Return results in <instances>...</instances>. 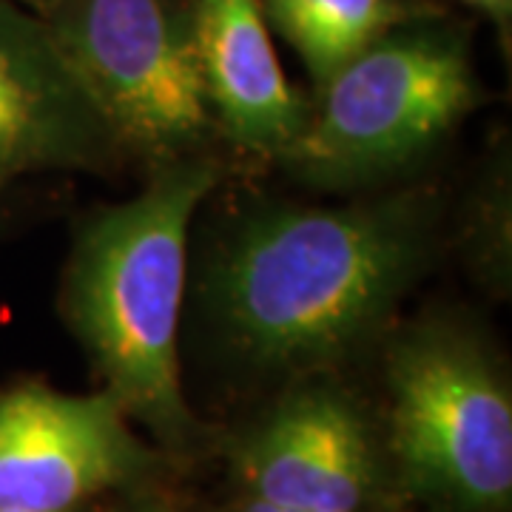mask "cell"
Wrapping results in <instances>:
<instances>
[{"instance_id": "cell-1", "label": "cell", "mask_w": 512, "mask_h": 512, "mask_svg": "<svg viewBox=\"0 0 512 512\" xmlns=\"http://www.w3.org/2000/svg\"><path fill=\"white\" fill-rule=\"evenodd\" d=\"M439 245L430 185L345 205H259L208 256L202 313L239 365L291 379L336 373L387 336Z\"/></svg>"}, {"instance_id": "cell-2", "label": "cell", "mask_w": 512, "mask_h": 512, "mask_svg": "<svg viewBox=\"0 0 512 512\" xmlns=\"http://www.w3.org/2000/svg\"><path fill=\"white\" fill-rule=\"evenodd\" d=\"M225 171L217 151L148 171L137 197L83 217L60 279L66 328L163 456H191L205 439L183 390L180 325L191 222Z\"/></svg>"}, {"instance_id": "cell-3", "label": "cell", "mask_w": 512, "mask_h": 512, "mask_svg": "<svg viewBox=\"0 0 512 512\" xmlns=\"http://www.w3.org/2000/svg\"><path fill=\"white\" fill-rule=\"evenodd\" d=\"M382 430L402 498L441 512H507L512 390L493 339L456 313L390 328Z\"/></svg>"}, {"instance_id": "cell-4", "label": "cell", "mask_w": 512, "mask_h": 512, "mask_svg": "<svg viewBox=\"0 0 512 512\" xmlns=\"http://www.w3.org/2000/svg\"><path fill=\"white\" fill-rule=\"evenodd\" d=\"M478 103L464 26L421 15L387 29L316 86L305 126L274 163L325 191L379 185L433 154Z\"/></svg>"}, {"instance_id": "cell-5", "label": "cell", "mask_w": 512, "mask_h": 512, "mask_svg": "<svg viewBox=\"0 0 512 512\" xmlns=\"http://www.w3.org/2000/svg\"><path fill=\"white\" fill-rule=\"evenodd\" d=\"M43 20L126 160L154 171L214 151L194 0H60Z\"/></svg>"}, {"instance_id": "cell-6", "label": "cell", "mask_w": 512, "mask_h": 512, "mask_svg": "<svg viewBox=\"0 0 512 512\" xmlns=\"http://www.w3.org/2000/svg\"><path fill=\"white\" fill-rule=\"evenodd\" d=\"M239 495L319 512H382L402 498L382 419L336 373L296 376L225 447Z\"/></svg>"}, {"instance_id": "cell-7", "label": "cell", "mask_w": 512, "mask_h": 512, "mask_svg": "<svg viewBox=\"0 0 512 512\" xmlns=\"http://www.w3.org/2000/svg\"><path fill=\"white\" fill-rule=\"evenodd\" d=\"M165 458L103 387L0 390V510L86 512L103 495L143 493L163 476Z\"/></svg>"}, {"instance_id": "cell-8", "label": "cell", "mask_w": 512, "mask_h": 512, "mask_svg": "<svg viewBox=\"0 0 512 512\" xmlns=\"http://www.w3.org/2000/svg\"><path fill=\"white\" fill-rule=\"evenodd\" d=\"M126 163L46 20L0 0V185Z\"/></svg>"}, {"instance_id": "cell-9", "label": "cell", "mask_w": 512, "mask_h": 512, "mask_svg": "<svg viewBox=\"0 0 512 512\" xmlns=\"http://www.w3.org/2000/svg\"><path fill=\"white\" fill-rule=\"evenodd\" d=\"M194 40L220 140L274 160L305 126L308 97L282 72L262 0H194Z\"/></svg>"}, {"instance_id": "cell-10", "label": "cell", "mask_w": 512, "mask_h": 512, "mask_svg": "<svg viewBox=\"0 0 512 512\" xmlns=\"http://www.w3.org/2000/svg\"><path fill=\"white\" fill-rule=\"evenodd\" d=\"M262 9L268 26L302 57L313 86L387 29L430 15L419 0H262Z\"/></svg>"}, {"instance_id": "cell-11", "label": "cell", "mask_w": 512, "mask_h": 512, "mask_svg": "<svg viewBox=\"0 0 512 512\" xmlns=\"http://www.w3.org/2000/svg\"><path fill=\"white\" fill-rule=\"evenodd\" d=\"M510 174L507 165H495L473 197L467 214V256L493 291H507L510 285Z\"/></svg>"}, {"instance_id": "cell-12", "label": "cell", "mask_w": 512, "mask_h": 512, "mask_svg": "<svg viewBox=\"0 0 512 512\" xmlns=\"http://www.w3.org/2000/svg\"><path fill=\"white\" fill-rule=\"evenodd\" d=\"M467 6H473L478 12H484L487 18L493 20L495 26L507 29L512 18V0H461Z\"/></svg>"}, {"instance_id": "cell-13", "label": "cell", "mask_w": 512, "mask_h": 512, "mask_svg": "<svg viewBox=\"0 0 512 512\" xmlns=\"http://www.w3.org/2000/svg\"><path fill=\"white\" fill-rule=\"evenodd\" d=\"M222 512H319V510H299V507H279L271 501H259L251 495H239L231 507H225Z\"/></svg>"}, {"instance_id": "cell-14", "label": "cell", "mask_w": 512, "mask_h": 512, "mask_svg": "<svg viewBox=\"0 0 512 512\" xmlns=\"http://www.w3.org/2000/svg\"><path fill=\"white\" fill-rule=\"evenodd\" d=\"M114 512H180L177 507H171L163 498H154V495L137 493V498L126 501L123 507H117Z\"/></svg>"}, {"instance_id": "cell-15", "label": "cell", "mask_w": 512, "mask_h": 512, "mask_svg": "<svg viewBox=\"0 0 512 512\" xmlns=\"http://www.w3.org/2000/svg\"><path fill=\"white\" fill-rule=\"evenodd\" d=\"M12 3H18L20 9L32 12V15H37V18H46L60 0H12Z\"/></svg>"}, {"instance_id": "cell-16", "label": "cell", "mask_w": 512, "mask_h": 512, "mask_svg": "<svg viewBox=\"0 0 512 512\" xmlns=\"http://www.w3.org/2000/svg\"><path fill=\"white\" fill-rule=\"evenodd\" d=\"M0 512H9V510H0Z\"/></svg>"}]
</instances>
